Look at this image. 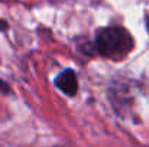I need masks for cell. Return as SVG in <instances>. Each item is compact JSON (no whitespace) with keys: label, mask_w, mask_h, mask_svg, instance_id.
I'll return each instance as SVG.
<instances>
[{"label":"cell","mask_w":149,"mask_h":147,"mask_svg":"<svg viewBox=\"0 0 149 147\" xmlns=\"http://www.w3.org/2000/svg\"><path fill=\"white\" fill-rule=\"evenodd\" d=\"M7 28H9V26H7V23H6L3 19H0V32H6V30H7Z\"/></svg>","instance_id":"obj_4"},{"label":"cell","mask_w":149,"mask_h":147,"mask_svg":"<svg viewBox=\"0 0 149 147\" xmlns=\"http://www.w3.org/2000/svg\"><path fill=\"white\" fill-rule=\"evenodd\" d=\"M0 91H3V92H6V94H7V92H10L9 85H7L4 81H1V79H0Z\"/></svg>","instance_id":"obj_3"},{"label":"cell","mask_w":149,"mask_h":147,"mask_svg":"<svg viewBox=\"0 0 149 147\" xmlns=\"http://www.w3.org/2000/svg\"><path fill=\"white\" fill-rule=\"evenodd\" d=\"M55 87L68 97H74L78 91V78L74 69H64L55 78Z\"/></svg>","instance_id":"obj_2"},{"label":"cell","mask_w":149,"mask_h":147,"mask_svg":"<svg viewBox=\"0 0 149 147\" xmlns=\"http://www.w3.org/2000/svg\"><path fill=\"white\" fill-rule=\"evenodd\" d=\"M146 28H148V32H149V16H148V19H146Z\"/></svg>","instance_id":"obj_5"},{"label":"cell","mask_w":149,"mask_h":147,"mask_svg":"<svg viewBox=\"0 0 149 147\" xmlns=\"http://www.w3.org/2000/svg\"><path fill=\"white\" fill-rule=\"evenodd\" d=\"M135 48V41L130 32L122 26L100 28L94 35L91 45L93 53L110 61H123Z\"/></svg>","instance_id":"obj_1"}]
</instances>
